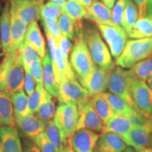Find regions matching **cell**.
Segmentation results:
<instances>
[{"mask_svg": "<svg viewBox=\"0 0 152 152\" xmlns=\"http://www.w3.org/2000/svg\"><path fill=\"white\" fill-rule=\"evenodd\" d=\"M70 64L78 80L85 79L92 73L96 66L91 56L83 30L76 33L74 45L70 53Z\"/></svg>", "mask_w": 152, "mask_h": 152, "instance_id": "obj_1", "label": "cell"}, {"mask_svg": "<svg viewBox=\"0 0 152 152\" xmlns=\"http://www.w3.org/2000/svg\"><path fill=\"white\" fill-rule=\"evenodd\" d=\"M83 35L94 64L109 71L115 68L109 47L102 39L98 28H87L83 30Z\"/></svg>", "mask_w": 152, "mask_h": 152, "instance_id": "obj_2", "label": "cell"}, {"mask_svg": "<svg viewBox=\"0 0 152 152\" xmlns=\"http://www.w3.org/2000/svg\"><path fill=\"white\" fill-rule=\"evenodd\" d=\"M152 56V37L128 39L115 64L123 68H131L141 61Z\"/></svg>", "mask_w": 152, "mask_h": 152, "instance_id": "obj_3", "label": "cell"}, {"mask_svg": "<svg viewBox=\"0 0 152 152\" xmlns=\"http://www.w3.org/2000/svg\"><path fill=\"white\" fill-rule=\"evenodd\" d=\"M134 77L135 75L131 69L126 70L120 66H115L109 73L108 89L112 94L117 95L136 107L131 92V84Z\"/></svg>", "mask_w": 152, "mask_h": 152, "instance_id": "obj_4", "label": "cell"}, {"mask_svg": "<svg viewBox=\"0 0 152 152\" xmlns=\"http://www.w3.org/2000/svg\"><path fill=\"white\" fill-rule=\"evenodd\" d=\"M78 109L73 104H62L58 106L54 116V122L59 129L64 145L77 130Z\"/></svg>", "mask_w": 152, "mask_h": 152, "instance_id": "obj_5", "label": "cell"}, {"mask_svg": "<svg viewBox=\"0 0 152 152\" xmlns=\"http://www.w3.org/2000/svg\"><path fill=\"white\" fill-rule=\"evenodd\" d=\"M96 28L107 44L112 57L116 60L128 40V33L121 26L114 24H96Z\"/></svg>", "mask_w": 152, "mask_h": 152, "instance_id": "obj_6", "label": "cell"}, {"mask_svg": "<svg viewBox=\"0 0 152 152\" xmlns=\"http://www.w3.org/2000/svg\"><path fill=\"white\" fill-rule=\"evenodd\" d=\"M60 94L58 99L62 104H73L78 106L92 97L90 93L75 79L61 77L58 80Z\"/></svg>", "mask_w": 152, "mask_h": 152, "instance_id": "obj_7", "label": "cell"}, {"mask_svg": "<svg viewBox=\"0 0 152 152\" xmlns=\"http://www.w3.org/2000/svg\"><path fill=\"white\" fill-rule=\"evenodd\" d=\"M131 92L136 107L152 118V90L145 80L134 77L131 84Z\"/></svg>", "mask_w": 152, "mask_h": 152, "instance_id": "obj_8", "label": "cell"}, {"mask_svg": "<svg viewBox=\"0 0 152 152\" xmlns=\"http://www.w3.org/2000/svg\"><path fill=\"white\" fill-rule=\"evenodd\" d=\"M78 121L77 130L87 129L96 133H102L105 130V123L92 108L90 99L77 106Z\"/></svg>", "mask_w": 152, "mask_h": 152, "instance_id": "obj_9", "label": "cell"}, {"mask_svg": "<svg viewBox=\"0 0 152 152\" xmlns=\"http://www.w3.org/2000/svg\"><path fill=\"white\" fill-rule=\"evenodd\" d=\"M42 1L39 0H10V8L28 25L40 20Z\"/></svg>", "mask_w": 152, "mask_h": 152, "instance_id": "obj_10", "label": "cell"}, {"mask_svg": "<svg viewBox=\"0 0 152 152\" xmlns=\"http://www.w3.org/2000/svg\"><path fill=\"white\" fill-rule=\"evenodd\" d=\"M25 83V69L22 64L20 49L11 61L6 77V90L11 94L23 90Z\"/></svg>", "mask_w": 152, "mask_h": 152, "instance_id": "obj_11", "label": "cell"}, {"mask_svg": "<svg viewBox=\"0 0 152 152\" xmlns=\"http://www.w3.org/2000/svg\"><path fill=\"white\" fill-rule=\"evenodd\" d=\"M110 71L96 65L92 73L86 78L78 80L79 83L88 91L92 96L103 94L108 89Z\"/></svg>", "mask_w": 152, "mask_h": 152, "instance_id": "obj_12", "label": "cell"}, {"mask_svg": "<svg viewBox=\"0 0 152 152\" xmlns=\"http://www.w3.org/2000/svg\"><path fill=\"white\" fill-rule=\"evenodd\" d=\"M99 136L92 130L80 129L73 133L68 144L73 152H93Z\"/></svg>", "mask_w": 152, "mask_h": 152, "instance_id": "obj_13", "label": "cell"}, {"mask_svg": "<svg viewBox=\"0 0 152 152\" xmlns=\"http://www.w3.org/2000/svg\"><path fill=\"white\" fill-rule=\"evenodd\" d=\"M15 123L25 137L34 140L37 136L45 132L47 123L38 118L35 114L24 116H15Z\"/></svg>", "mask_w": 152, "mask_h": 152, "instance_id": "obj_14", "label": "cell"}, {"mask_svg": "<svg viewBox=\"0 0 152 152\" xmlns=\"http://www.w3.org/2000/svg\"><path fill=\"white\" fill-rule=\"evenodd\" d=\"M10 12L11 39L10 47L7 52H14L19 50L22 47L23 44L26 39V35L28 25L23 21L14 11L11 10V8Z\"/></svg>", "mask_w": 152, "mask_h": 152, "instance_id": "obj_15", "label": "cell"}, {"mask_svg": "<svg viewBox=\"0 0 152 152\" xmlns=\"http://www.w3.org/2000/svg\"><path fill=\"white\" fill-rule=\"evenodd\" d=\"M43 84L45 90L53 96L58 99L60 94V86L56 79V71L49 51L42 59Z\"/></svg>", "mask_w": 152, "mask_h": 152, "instance_id": "obj_16", "label": "cell"}, {"mask_svg": "<svg viewBox=\"0 0 152 152\" xmlns=\"http://www.w3.org/2000/svg\"><path fill=\"white\" fill-rule=\"evenodd\" d=\"M127 148V144L117 134L104 132L101 134L93 152H122Z\"/></svg>", "mask_w": 152, "mask_h": 152, "instance_id": "obj_17", "label": "cell"}, {"mask_svg": "<svg viewBox=\"0 0 152 152\" xmlns=\"http://www.w3.org/2000/svg\"><path fill=\"white\" fill-rule=\"evenodd\" d=\"M151 130L144 127L132 126L128 134L123 138L125 143L135 151L151 147L150 134Z\"/></svg>", "mask_w": 152, "mask_h": 152, "instance_id": "obj_18", "label": "cell"}, {"mask_svg": "<svg viewBox=\"0 0 152 152\" xmlns=\"http://www.w3.org/2000/svg\"><path fill=\"white\" fill-rule=\"evenodd\" d=\"M0 137L3 152H23L21 140L15 126H0Z\"/></svg>", "mask_w": 152, "mask_h": 152, "instance_id": "obj_19", "label": "cell"}, {"mask_svg": "<svg viewBox=\"0 0 152 152\" xmlns=\"http://www.w3.org/2000/svg\"><path fill=\"white\" fill-rule=\"evenodd\" d=\"M85 18L96 24L113 25L112 22V11L99 0H94L92 4L87 8Z\"/></svg>", "mask_w": 152, "mask_h": 152, "instance_id": "obj_20", "label": "cell"}, {"mask_svg": "<svg viewBox=\"0 0 152 152\" xmlns=\"http://www.w3.org/2000/svg\"><path fill=\"white\" fill-rule=\"evenodd\" d=\"M11 12L10 3L7 2L4 5L2 11L0 14V37L1 47L4 54L9 51L11 45Z\"/></svg>", "mask_w": 152, "mask_h": 152, "instance_id": "obj_21", "label": "cell"}, {"mask_svg": "<svg viewBox=\"0 0 152 152\" xmlns=\"http://www.w3.org/2000/svg\"><path fill=\"white\" fill-rule=\"evenodd\" d=\"M25 40L37 51L42 59H43L47 54V50L45 39L37 21H34L28 25Z\"/></svg>", "mask_w": 152, "mask_h": 152, "instance_id": "obj_22", "label": "cell"}, {"mask_svg": "<svg viewBox=\"0 0 152 152\" xmlns=\"http://www.w3.org/2000/svg\"><path fill=\"white\" fill-rule=\"evenodd\" d=\"M0 117L2 125H15L14 111L11 100V93L8 90L0 92Z\"/></svg>", "mask_w": 152, "mask_h": 152, "instance_id": "obj_23", "label": "cell"}, {"mask_svg": "<svg viewBox=\"0 0 152 152\" xmlns=\"http://www.w3.org/2000/svg\"><path fill=\"white\" fill-rule=\"evenodd\" d=\"M132 127V123L128 117L115 113L114 116L105 123L104 132H113L123 139L128 134Z\"/></svg>", "mask_w": 152, "mask_h": 152, "instance_id": "obj_24", "label": "cell"}, {"mask_svg": "<svg viewBox=\"0 0 152 152\" xmlns=\"http://www.w3.org/2000/svg\"><path fill=\"white\" fill-rule=\"evenodd\" d=\"M90 102L93 109L104 123H107L115 114L104 94L94 95L90 99Z\"/></svg>", "mask_w": 152, "mask_h": 152, "instance_id": "obj_25", "label": "cell"}, {"mask_svg": "<svg viewBox=\"0 0 152 152\" xmlns=\"http://www.w3.org/2000/svg\"><path fill=\"white\" fill-rule=\"evenodd\" d=\"M128 35L131 39L152 37V14L138 19Z\"/></svg>", "mask_w": 152, "mask_h": 152, "instance_id": "obj_26", "label": "cell"}, {"mask_svg": "<svg viewBox=\"0 0 152 152\" xmlns=\"http://www.w3.org/2000/svg\"><path fill=\"white\" fill-rule=\"evenodd\" d=\"M110 106L115 113L129 117L137 108L130 105L128 102L111 92L103 93Z\"/></svg>", "mask_w": 152, "mask_h": 152, "instance_id": "obj_27", "label": "cell"}, {"mask_svg": "<svg viewBox=\"0 0 152 152\" xmlns=\"http://www.w3.org/2000/svg\"><path fill=\"white\" fill-rule=\"evenodd\" d=\"M52 96V95L49 94L46 90L39 109L35 114L38 118H39L45 123L52 121L56 114L55 103Z\"/></svg>", "mask_w": 152, "mask_h": 152, "instance_id": "obj_28", "label": "cell"}, {"mask_svg": "<svg viewBox=\"0 0 152 152\" xmlns=\"http://www.w3.org/2000/svg\"><path fill=\"white\" fill-rule=\"evenodd\" d=\"M13 106H14V117L24 116L27 115L29 113L28 108V97L23 90L11 94Z\"/></svg>", "mask_w": 152, "mask_h": 152, "instance_id": "obj_29", "label": "cell"}, {"mask_svg": "<svg viewBox=\"0 0 152 152\" xmlns=\"http://www.w3.org/2000/svg\"><path fill=\"white\" fill-rule=\"evenodd\" d=\"M138 9L135 3L132 0H128L125 6L122 23V27L127 33H128L130 31L132 26L138 20Z\"/></svg>", "mask_w": 152, "mask_h": 152, "instance_id": "obj_30", "label": "cell"}, {"mask_svg": "<svg viewBox=\"0 0 152 152\" xmlns=\"http://www.w3.org/2000/svg\"><path fill=\"white\" fill-rule=\"evenodd\" d=\"M58 25L63 35L72 40H75L76 37V23L73 18L64 12L58 18Z\"/></svg>", "mask_w": 152, "mask_h": 152, "instance_id": "obj_31", "label": "cell"}, {"mask_svg": "<svg viewBox=\"0 0 152 152\" xmlns=\"http://www.w3.org/2000/svg\"><path fill=\"white\" fill-rule=\"evenodd\" d=\"M64 8L66 14L75 21H81L87 15V9L76 0H66Z\"/></svg>", "mask_w": 152, "mask_h": 152, "instance_id": "obj_32", "label": "cell"}, {"mask_svg": "<svg viewBox=\"0 0 152 152\" xmlns=\"http://www.w3.org/2000/svg\"><path fill=\"white\" fill-rule=\"evenodd\" d=\"M22 64L25 70H29L30 66L34 62L37 61L41 57L33 47H32L26 40L20 47Z\"/></svg>", "mask_w": 152, "mask_h": 152, "instance_id": "obj_33", "label": "cell"}, {"mask_svg": "<svg viewBox=\"0 0 152 152\" xmlns=\"http://www.w3.org/2000/svg\"><path fill=\"white\" fill-rule=\"evenodd\" d=\"M130 69L136 77L147 80L152 76V56L136 64Z\"/></svg>", "mask_w": 152, "mask_h": 152, "instance_id": "obj_34", "label": "cell"}, {"mask_svg": "<svg viewBox=\"0 0 152 152\" xmlns=\"http://www.w3.org/2000/svg\"><path fill=\"white\" fill-rule=\"evenodd\" d=\"M45 132H46L47 135L50 140V141L52 142L53 145L54 146L57 152L60 151L61 150L63 149V148L64 147L65 145L63 142L59 129L56 126L54 121L52 120V121L47 123Z\"/></svg>", "mask_w": 152, "mask_h": 152, "instance_id": "obj_35", "label": "cell"}, {"mask_svg": "<svg viewBox=\"0 0 152 152\" xmlns=\"http://www.w3.org/2000/svg\"><path fill=\"white\" fill-rule=\"evenodd\" d=\"M45 92L46 90L44 84L37 83L34 92L28 97V108L30 114H35L39 109Z\"/></svg>", "mask_w": 152, "mask_h": 152, "instance_id": "obj_36", "label": "cell"}, {"mask_svg": "<svg viewBox=\"0 0 152 152\" xmlns=\"http://www.w3.org/2000/svg\"><path fill=\"white\" fill-rule=\"evenodd\" d=\"M65 12L64 8L58 4L48 1L42 6L41 19H58Z\"/></svg>", "mask_w": 152, "mask_h": 152, "instance_id": "obj_37", "label": "cell"}, {"mask_svg": "<svg viewBox=\"0 0 152 152\" xmlns=\"http://www.w3.org/2000/svg\"><path fill=\"white\" fill-rule=\"evenodd\" d=\"M18 51L14 52L6 53L3 61L0 63V92L6 90V77H7V71L11 61Z\"/></svg>", "mask_w": 152, "mask_h": 152, "instance_id": "obj_38", "label": "cell"}, {"mask_svg": "<svg viewBox=\"0 0 152 152\" xmlns=\"http://www.w3.org/2000/svg\"><path fill=\"white\" fill-rule=\"evenodd\" d=\"M128 0H117L112 9V22L114 25L122 26L123 14Z\"/></svg>", "mask_w": 152, "mask_h": 152, "instance_id": "obj_39", "label": "cell"}, {"mask_svg": "<svg viewBox=\"0 0 152 152\" xmlns=\"http://www.w3.org/2000/svg\"><path fill=\"white\" fill-rule=\"evenodd\" d=\"M33 141L39 148L41 152H57L52 142L47 137L45 131L36 137Z\"/></svg>", "mask_w": 152, "mask_h": 152, "instance_id": "obj_40", "label": "cell"}, {"mask_svg": "<svg viewBox=\"0 0 152 152\" xmlns=\"http://www.w3.org/2000/svg\"><path fill=\"white\" fill-rule=\"evenodd\" d=\"M44 31H47L56 38V40L62 35L58 25V19H40Z\"/></svg>", "mask_w": 152, "mask_h": 152, "instance_id": "obj_41", "label": "cell"}, {"mask_svg": "<svg viewBox=\"0 0 152 152\" xmlns=\"http://www.w3.org/2000/svg\"><path fill=\"white\" fill-rule=\"evenodd\" d=\"M29 71L33 75L36 83L43 84V69L42 58H39L32 64L29 68Z\"/></svg>", "mask_w": 152, "mask_h": 152, "instance_id": "obj_42", "label": "cell"}, {"mask_svg": "<svg viewBox=\"0 0 152 152\" xmlns=\"http://www.w3.org/2000/svg\"><path fill=\"white\" fill-rule=\"evenodd\" d=\"M45 33L47 37V43H48V50L52 59L53 64H54L56 58V50L57 47H58V42H57L56 38L49 32L45 31Z\"/></svg>", "mask_w": 152, "mask_h": 152, "instance_id": "obj_43", "label": "cell"}, {"mask_svg": "<svg viewBox=\"0 0 152 152\" xmlns=\"http://www.w3.org/2000/svg\"><path fill=\"white\" fill-rule=\"evenodd\" d=\"M57 42H58V47L61 51L62 54L66 58H68V56L70 55V53L73 48V45H72L69 38L62 35L59 39L57 40Z\"/></svg>", "mask_w": 152, "mask_h": 152, "instance_id": "obj_44", "label": "cell"}, {"mask_svg": "<svg viewBox=\"0 0 152 152\" xmlns=\"http://www.w3.org/2000/svg\"><path fill=\"white\" fill-rule=\"evenodd\" d=\"M36 82L30 73L29 70H25V83L24 89L26 91V94L30 96L34 92L35 89Z\"/></svg>", "mask_w": 152, "mask_h": 152, "instance_id": "obj_45", "label": "cell"}, {"mask_svg": "<svg viewBox=\"0 0 152 152\" xmlns=\"http://www.w3.org/2000/svg\"><path fill=\"white\" fill-rule=\"evenodd\" d=\"M138 9V19L143 18L149 14V5L151 0H132Z\"/></svg>", "mask_w": 152, "mask_h": 152, "instance_id": "obj_46", "label": "cell"}, {"mask_svg": "<svg viewBox=\"0 0 152 152\" xmlns=\"http://www.w3.org/2000/svg\"><path fill=\"white\" fill-rule=\"evenodd\" d=\"M23 152H41L35 142L27 137L23 139Z\"/></svg>", "mask_w": 152, "mask_h": 152, "instance_id": "obj_47", "label": "cell"}, {"mask_svg": "<svg viewBox=\"0 0 152 152\" xmlns=\"http://www.w3.org/2000/svg\"><path fill=\"white\" fill-rule=\"evenodd\" d=\"M104 4V5H106L108 8L110 9H112L113 8L114 5H115V2H116L117 0H99Z\"/></svg>", "mask_w": 152, "mask_h": 152, "instance_id": "obj_48", "label": "cell"}, {"mask_svg": "<svg viewBox=\"0 0 152 152\" xmlns=\"http://www.w3.org/2000/svg\"><path fill=\"white\" fill-rule=\"evenodd\" d=\"M76 1H77L78 2H80L81 4L82 5H83L85 8H88L92 4L93 1H94V0H76Z\"/></svg>", "mask_w": 152, "mask_h": 152, "instance_id": "obj_49", "label": "cell"}, {"mask_svg": "<svg viewBox=\"0 0 152 152\" xmlns=\"http://www.w3.org/2000/svg\"><path fill=\"white\" fill-rule=\"evenodd\" d=\"M39 1H42L43 2V1H45V0H39ZM47 1L56 3L58 4H59L60 6H61L63 7H64V5H65V2H66V0H47Z\"/></svg>", "mask_w": 152, "mask_h": 152, "instance_id": "obj_50", "label": "cell"}, {"mask_svg": "<svg viewBox=\"0 0 152 152\" xmlns=\"http://www.w3.org/2000/svg\"><path fill=\"white\" fill-rule=\"evenodd\" d=\"M58 152H73V151L71 148V147H70V145H68L67 144V145L64 146V147L63 148V149H61Z\"/></svg>", "mask_w": 152, "mask_h": 152, "instance_id": "obj_51", "label": "cell"}, {"mask_svg": "<svg viewBox=\"0 0 152 152\" xmlns=\"http://www.w3.org/2000/svg\"><path fill=\"white\" fill-rule=\"evenodd\" d=\"M136 152H152V148H144V149H140L139 151H135Z\"/></svg>", "mask_w": 152, "mask_h": 152, "instance_id": "obj_52", "label": "cell"}, {"mask_svg": "<svg viewBox=\"0 0 152 152\" xmlns=\"http://www.w3.org/2000/svg\"><path fill=\"white\" fill-rule=\"evenodd\" d=\"M122 152H136V151H135V150L133 149L132 147H127L126 149H125L124 151H122Z\"/></svg>", "mask_w": 152, "mask_h": 152, "instance_id": "obj_53", "label": "cell"}, {"mask_svg": "<svg viewBox=\"0 0 152 152\" xmlns=\"http://www.w3.org/2000/svg\"><path fill=\"white\" fill-rule=\"evenodd\" d=\"M147 84L150 87V88H151V90H152V76L147 80Z\"/></svg>", "mask_w": 152, "mask_h": 152, "instance_id": "obj_54", "label": "cell"}, {"mask_svg": "<svg viewBox=\"0 0 152 152\" xmlns=\"http://www.w3.org/2000/svg\"><path fill=\"white\" fill-rule=\"evenodd\" d=\"M152 14V0H151V1H150L149 10V14Z\"/></svg>", "mask_w": 152, "mask_h": 152, "instance_id": "obj_55", "label": "cell"}, {"mask_svg": "<svg viewBox=\"0 0 152 152\" xmlns=\"http://www.w3.org/2000/svg\"><path fill=\"white\" fill-rule=\"evenodd\" d=\"M150 146H151V148H152V131L150 134Z\"/></svg>", "mask_w": 152, "mask_h": 152, "instance_id": "obj_56", "label": "cell"}, {"mask_svg": "<svg viewBox=\"0 0 152 152\" xmlns=\"http://www.w3.org/2000/svg\"><path fill=\"white\" fill-rule=\"evenodd\" d=\"M3 7H4V6H2V4H1V0H0V14H1V11H2Z\"/></svg>", "mask_w": 152, "mask_h": 152, "instance_id": "obj_57", "label": "cell"}, {"mask_svg": "<svg viewBox=\"0 0 152 152\" xmlns=\"http://www.w3.org/2000/svg\"><path fill=\"white\" fill-rule=\"evenodd\" d=\"M0 152H3V151H2V145H1V137H0Z\"/></svg>", "mask_w": 152, "mask_h": 152, "instance_id": "obj_58", "label": "cell"}, {"mask_svg": "<svg viewBox=\"0 0 152 152\" xmlns=\"http://www.w3.org/2000/svg\"><path fill=\"white\" fill-rule=\"evenodd\" d=\"M2 49V47H1V37H0V49Z\"/></svg>", "mask_w": 152, "mask_h": 152, "instance_id": "obj_59", "label": "cell"}, {"mask_svg": "<svg viewBox=\"0 0 152 152\" xmlns=\"http://www.w3.org/2000/svg\"><path fill=\"white\" fill-rule=\"evenodd\" d=\"M2 125V123H1V117H0V126Z\"/></svg>", "mask_w": 152, "mask_h": 152, "instance_id": "obj_60", "label": "cell"}]
</instances>
